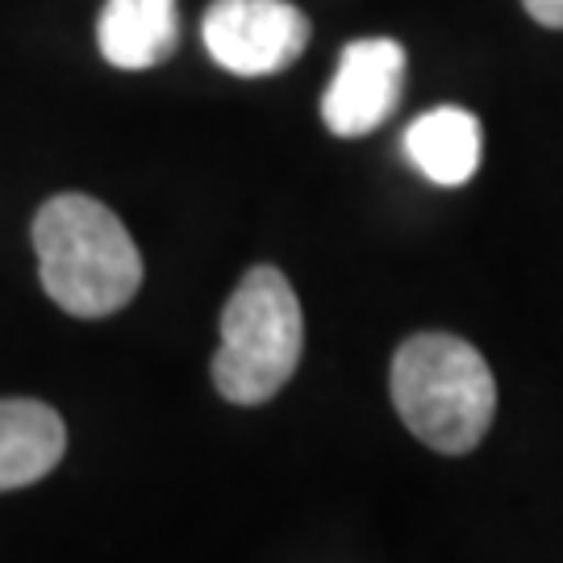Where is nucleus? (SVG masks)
I'll list each match as a JSON object with an SVG mask.
<instances>
[{
  "mask_svg": "<svg viewBox=\"0 0 563 563\" xmlns=\"http://www.w3.org/2000/svg\"><path fill=\"white\" fill-rule=\"evenodd\" d=\"M38 280L71 318H109L134 301L142 255L121 218L84 192H59L34 218Z\"/></svg>",
  "mask_w": 563,
  "mask_h": 563,
  "instance_id": "1",
  "label": "nucleus"
},
{
  "mask_svg": "<svg viewBox=\"0 0 563 563\" xmlns=\"http://www.w3.org/2000/svg\"><path fill=\"white\" fill-rule=\"evenodd\" d=\"M393 405L405 430L439 455H467L497 413L493 367L455 334H413L393 355Z\"/></svg>",
  "mask_w": 563,
  "mask_h": 563,
  "instance_id": "2",
  "label": "nucleus"
},
{
  "mask_svg": "<svg viewBox=\"0 0 563 563\" xmlns=\"http://www.w3.org/2000/svg\"><path fill=\"white\" fill-rule=\"evenodd\" d=\"M305 346L301 301L276 267H251L222 313L213 384L230 405H263L292 380Z\"/></svg>",
  "mask_w": 563,
  "mask_h": 563,
  "instance_id": "3",
  "label": "nucleus"
},
{
  "mask_svg": "<svg viewBox=\"0 0 563 563\" xmlns=\"http://www.w3.org/2000/svg\"><path fill=\"white\" fill-rule=\"evenodd\" d=\"M201 34L218 67L242 80H260L301 59L309 18L288 0H213Z\"/></svg>",
  "mask_w": 563,
  "mask_h": 563,
  "instance_id": "4",
  "label": "nucleus"
},
{
  "mask_svg": "<svg viewBox=\"0 0 563 563\" xmlns=\"http://www.w3.org/2000/svg\"><path fill=\"white\" fill-rule=\"evenodd\" d=\"M405 92V46L360 38L342 51L339 71L322 97V118L339 139H367L397 113Z\"/></svg>",
  "mask_w": 563,
  "mask_h": 563,
  "instance_id": "5",
  "label": "nucleus"
},
{
  "mask_svg": "<svg viewBox=\"0 0 563 563\" xmlns=\"http://www.w3.org/2000/svg\"><path fill=\"white\" fill-rule=\"evenodd\" d=\"M97 42L121 71H151L180 46V9L176 0H104Z\"/></svg>",
  "mask_w": 563,
  "mask_h": 563,
  "instance_id": "6",
  "label": "nucleus"
},
{
  "mask_svg": "<svg viewBox=\"0 0 563 563\" xmlns=\"http://www.w3.org/2000/svg\"><path fill=\"white\" fill-rule=\"evenodd\" d=\"M405 155L439 188H460L481 172L484 130L476 113L460 104H439L405 130Z\"/></svg>",
  "mask_w": 563,
  "mask_h": 563,
  "instance_id": "7",
  "label": "nucleus"
},
{
  "mask_svg": "<svg viewBox=\"0 0 563 563\" xmlns=\"http://www.w3.org/2000/svg\"><path fill=\"white\" fill-rule=\"evenodd\" d=\"M67 451L63 418L42 401H0V493L25 488L55 472Z\"/></svg>",
  "mask_w": 563,
  "mask_h": 563,
  "instance_id": "8",
  "label": "nucleus"
},
{
  "mask_svg": "<svg viewBox=\"0 0 563 563\" xmlns=\"http://www.w3.org/2000/svg\"><path fill=\"white\" fill-rule=\"evenodd\" d=\"M526 13L547 25V30H563V0H522Z\"/></svg>",
  "mask_w": 563,
  "mask_h": 563,
  "instance_id": "9",
  "label": "nucleus"
}]
</instances>
